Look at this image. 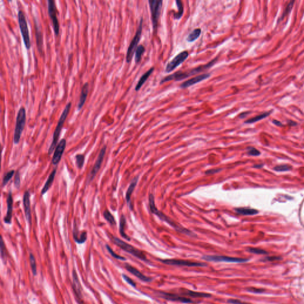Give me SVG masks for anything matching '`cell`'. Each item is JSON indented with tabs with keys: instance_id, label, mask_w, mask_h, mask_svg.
I'll use <instances>...</instances> for the list:
<instances>
[{
	"instance_id": "cell-1",
	"label": "cell",
	"mask_w": 304,
	"mask_h": 304,
	"mask_svg": "<svg viewBox=\"0 0 304 304\" xmlns=\"http://www.w3.org/2000/svg\"><path fill=\"white\" fill-rule=\"evenodd\" d=\"M218 59V58H215L213 59L212 61H211L210 63H209L207 64L203 65L200 67H198L197 68H193L190 70L186 71H178L172 74H170L169 76H166L162 79L160 81V84H163L166 82H170L171 80H175V81H180L184 80L187 79L188 77L190 76H194L195 74H197L200 73H201L203 71L207 70L211 68L213 65L216 63L217 60Z\"/></svg>"
},
{
	"instance_id": "cell-2",
	"label": "cell",
	"mask_w": 304,
	"mask_h": 304,
	"mask_svg": "<svg viewBox=\"0 0 304 304\" xmlns=\"http://www.w3.org/2000/svg\"><path fill=\"white\" fill-rule=\"evenodd\" d=\"M149 205H150V210L153 213L157 215L158 217L160 218L161 220H162L165 222H166L167 223H168L172 228H174L176 231H178L180 233H182V234L190 236H193V237L197 236V235L194 234L193 232H192L191 231H190L187 229L184 228L181 225H178V223L175 222L174 220H172L171 219H170V217H168L165 215H164L163 213H162L159 210L157 209L156 206V205H155V198H154V196L153 195V194H150V195H149Z\"/></svg>"
},
{
	"instance_id": "cell-3",
	"label": "cell",
	"mask_w": 304,
	"mask_h": 304,
	"mask_svg": "<svg viewBox=\"0 0 304 304\" xmlns=\"http://www.w3.org/2000/svg\"><path fill=\"white\" fill-rule=\"evenodd\" d=\"M71 107V102H68L67 104V105L65 106L63 111L62 112V114L61 115V117L59 119L57 125L55 128L53 134L52 143H51L50 147L48 150V155H51L53 153V151L55 150V148L57 146V143H58V141L59 135L61 134V129H63V127L65 121L67 118L69 114Z\"/></svg>"
},
{
	"instance_id": "cell-4",
	"label": "cell",
	"mask_w": 304,
	"mask_h": 304,
	"mask_svg": "<svg viewBox=\"0 0 304 304\" xmlns=\"http://www.w3.org/2000/svg\"><path fill=\"white\" fill-rule=\"evenodd\" d=\"M26 121V112L24 107L20 108L16 117V124L14 133L13 141L15 144H18L20 140L21 135L22 134L25 124Z\"/></svg>"
},
{
	"instance_id": "cell-5",
	"label": "cell",
	"mask_w": 304,
	"mask_h": 304,
	"mask_svg": "<svg viewBox=\"0 0 304 304\" xmlns=\"http://www.w3.org/2000/svg\"><path fill=\"white\" fill-rule=\"evenodd\" d=\"M112 240L114 244L121 248L123 250L131 254L132 256H134L135 257L137 258L144 262H147L148 261L145 254L139 250L135 248L133 246H131L122 240L119 239L118 238L113 236H112Z\"/></svg>"
},
{
	"instance_id": "cell-6",
	"label": "cell",
	"mask_w": 304,
	"mask_h": 304,
	"mask_svg": "<svg viewBox=\"0 0 304 304\" xmlns=\"http://www.w3.org/2000/svg\"><path fill=\"white\" fill-rule=\"evenodd\" d=\"M18 25L23 37L24 44L27 49H30L31 47L29 31L28 26V23L24 12L22 10H19L18 12Z\"/></svg>"
},
{
	"instance_id": "cell-7",
	"label": "cell",
	"mask_w": 304,
	"mask_h": 304,
	"mask_svg": "<svg viewBox=\"0 0 304 304\" xmlns=\"http://www.w3.org/2000/svg\"><path fill=\"white\" fill-rule=\"evenodd\" d=\"M143 20L141 18L140 19V22L139 23V26L138 27V29L136 31L135 35L133 39L129 45L127 52V55H126V61L127 63H129L133 57V55L134 54L135 52L138 47V43L139 41L140 40L141 36L142 33V29H143Z\"/></svg>"
},
{
	"instance_id": "cell-8",
	"label": "cell",
	"mask_w": 304,
	"mask_h": 304,
	"mask_svg": "<svg viewBox=\"0 0 304 304\" xmlns=\"http://www.w3.org/2000/svg\"><path fill=\"white\" fill-rule=\"evenodd\" d=\"M149 6L152 14V24L154 32H156L158 28V21L160 18L161 10L162 7V1L149 0Z\"/></svg>"
},
{
	"instance_id": "cell-9",
	"label": "cell",
	"mask_w": 304,
	"mask_h": 304,
	"mask_svg": "<svg viewBox=\"0 0 304 304\" xmlns=\"http://www.w3.org/2000/svg\"><path fill=\"white\" fill-rule=\"evenodd\" d=\"M48 12L52 21L53 31L56 36H58L59 32V24L57 18V8L55 2L53 0L48 1Z\"/></svg>"
},
{
	"instance_id": "cell-10",
	"label": "cell",
	"mask_w": 304,
	"mask_h": 304,
	"mask_svg": "<svg viewBox=\"0 0 304 304\" xmlns=\"http://www.w3.org/2000/svg\"><path fill=\"white\" fill-rule=\"evenodd\" d=\"M106 150V146H105L101 149L99 154V156L98 157V159H96V162L94 165V167H93L92 170L90 171L89 175L88 176L87 184H89L91 182L93 181L94 177L96 176L97 173L99 170L102 164L104 161V158L105 156Z\"/></svg>"
},
{
	"instance_id": "cell-11",
	"label": "cell",
	"mask_w": 304,
	"mask_h": 304,
	"mask_svg": "<svg viewBox=\"0 0 304 304\" xmlns=\"http://www.w3.org/2000/svg\"><path fill=\"white\" fill-rule=\"evenodd\" d=\"M162 263L170 265V266H187V267H205L206 264L203 263H197L193 262L187 260H178V259H165L160 260Z\"/></svg>"
},
{
	"instance_id": "cell-12",
	"label": "cell",
	"mask_w": 304,
	"mask_h": 304,
	"mask_svg": "<svg viewBox=\"0 0 304 304\" xmlns=\"http://www.w3.org/2000/svg\"><path fill=\"white\" fill-rule=\"evenodd\" d=\"M203 258L209 261L215 262H228V263H244L248 261V259L241 258L223 256H207Z\"/></svg>"
},
{
	"instance_id": "cell-13",
	"label": "cell",
	"mask_w": 304,
	"mask_h": 304,
	"mask_svg": "<svg viewBox=\"0 0 304 304\" xmlns=\"http://www.w3.org/2000/svg\"><path fill=\"white\" fill-rule=\"evenodd\" d=\"M188 57V53L187 51H182L179 54H178L175 57L172 59L170 62L166 65L165 71L166 73H170L173 70H174L177 67H178L180 64L187 58Z\"/></svg>"
},
{
	"instance_id": "cell-14",
	"label": "cell",
	"mask_w": 304,
	"mask_h": 304,
	"mask_svg": "<svg viewBox=\"0 0 304 304\" xmlns=\"http://www.w3.org/2000/svg\"><path fill=\"white\" fill-rule=\"evenodd\" d=\"M157 295L160 298L165 299L166 300H169L171 301H174V302H179L181 303L184 304H189V303H193L194 301L190 299L187 298L185 296H181L175 294H172L170 293L164 292L159 291L157 292Z\"/></svg>"
},
{
	"instance_id": "cell-15",
	"label": "cell",
	"mask_w": 304,
	"mask_h": 304,
	"mask_svg": "<svg viewBox=\"0 0 304 304\" xmlns=\"http://www.w3.org/2000/svg\"><path fill=\"white\" fill-rule=\"evenodd\" d=\"M66 144L67 142L64 139H62L59 142L58 144L56 147L55 152L53 153V159H52V164L53 165H57L61 161V159L66 147Z\"/></svg>"
},
{
	"instance_id": "cell-16",
	"label": "cell",
	"mask_w": 304,
	"mask_h": 304,
	"mask_svg": "<svg viewBox=\"0 0 304 304\" xmlns=\"http://www.w3.org/2000/svg\"><path fill=\"white\" fill-rule=\"evenodd\" d=\"M210 76V73H205L199 76H196L195 77H193L192 79L188 80L187 81L183 82L180 85V88L181 89H185V88H189L191 86H193L195 84H197L198 83L205 80V79L209 78Z\"/></svg>"
},
{
	"instance_id": "cell-17",
	"label": "cell",
	"mask_w": 304,
	"mask_h": 304,
	"mask_svg": "<svg viewBox=\"0 0 304 304\" xmlns=\"http://www.w3.org/2000/svg\"><path fill=\"white\" fill-rule=\"evenodd\" d=\"M30 193L28 191H26L23 195V202L24 209V214L26 219L28 222L31 225L32 216H31V207H30Z\"/></svg>"
},
{
	"instance_id": "cell-18",
	"label": "cell",
	"mask_w": 304,
	"mask_h": 304,
	"mask_svg": "<svg viewBox=\"0 0 304 304\" xmlns=\"http://www.w3.org/2000/svg\"><path fill=\"white\" fill-rule=\"evenodd\" d=\"M73 238L74 241H76L77 244H81L84 243L88 238L87 232L86 231H83L82 232H79V228L77 225L76 221L74 222V228L73 231Z\"/></svg>"
},
{
	"instance_id": "cell-19",
	"label": "cell",
	"mask_w": 304,
	"mask_h": 304,
	"mask_svg": "<svg viewBox=\"0 0 304 304\" xmlns=\"http://www.w3.org/2000/svg\"><path fill=\"white\" fill-rule=\"evenodd\" d=\"M7 210L6 216L4 218V222L6 224H12V214H13V199L12 196V191H10L7 196Z\"/></svg>"
},
{
	"instance_id": "cell-20",
	"label": "cell",
	"mask_w": 304,
	"mask_h": 304,
	"mask_svg": "<svg viewBox=\"0 0 304 304\" xmlns=\"http://www.w3.org/2000/svg\"><path fill=\"white\" fill-rule=\"evenodd\" d=\"M72 287L73 289V291L75 293L77 299H79V300H82V298H83L82 286H81V284L80 283L77 274L75 270H73V285H72Z\"/></svg>"
},
{
	"instance_id": "cell-21",
	"label": "cell",
	"mask_w": 304,
	"mask_h": 304,
	"mask_svg": "<svg viewBox=\"0 0 304 304\" xmlns=\"http://www.w3.org/2000/svg\"><path fill=\"white\" fill-rule=\"evenodd\" d=\"M125 269H127L129 271L130 273H131L132 275H134L135 277H137V278H139V279H140L141 281H146V282H149V281H152V279L151 278H149V277L146 276L145 275H143V273H141L140 271H139L137 269H136L134 267H133V266H131V265H129V264H125Z\"/></svg>"
},
{
	"instance_id": "cell-22",
	"label": "cell",
	"mask_w": 304,
	"mask_h": 304,
	"mask_svg": "<svg viewBox=\"0 0 304 304\" xmlns=\"http://www.w3.org/2000/svg\"><path fill=\"white\" fill-rule=\"evenodd\" d=\"M89 85L88 83H84L82 87L81 94L79 99V102L77 105V109L79 111L82 109L86 101L88 93H89Z\"/></svg>"
},
{
	"instance_id": "cell-23",
	"label": "cell",
	"mask_w": 304,
	"mask_h": 304,
	"mask_svg": "<svg viewBox=\"0 0 304 304\" xmlns=\"http://www.w3.org/2000/svg\"><path fill=\"white\" fill-rule=\"evenodd\" d=\"M137 182H138V177H135L134 179L131 182V184H130V185L129 186V188H128V190L127 191V193H126L125 199H126V200H127V204L129 206L130 209H132V207L131 206V195H132V194H133L135 186L137 185Z\"/></svg>"
},
{
	"instance_id": "cell-24",
	"label": "cell",
	"mask_w": 304,
	"mask_h": 304,
	"mask_svg": "<svg viewBox=\"0 0 304 304\" xmlns=\"http://www.w3.org/2000/svg\"><path fill=\"white\" fill-rule=\"evenodd\" d=\"M35 28L36 45L39 52L42 53L43 51V36L38 24L35 23Z\"/></svg>"
},
{
	"instance_id": "cell-25",
	"label": "cell",
	"mask_w": 304,
	"mask_h": 304,
	"mask_svg": "<svg viewBox=\"0 0 304 304\" xmlns=\"http://www.w3.org/2000/svg\"><path fill=\"white\" fill-rule=\"evenodd\" d=\"M56 174H57V170L55 169V170H53V172L51 173V174L49 176L47 181L45 182L43 187L41 191V194L42 195H43L47 193V191L49 190L51 187L52 186Z\"/></svg>"
},
{
	"instance_id": "cell-26",
	"label": "cell",
	"mask_w": 304,
	"mask_h": 304,
	"mask_svg": "<svg viewBox=\"0 0 304 304\" xmlns=\"http://www.w3.org/2000/svg\"><path fill=\"white\" fill-rule=\"evenodd\" d=\"M182 294L193 298H210L211 295L206 293L197 292L190 290H182Z\"/></svg>"
},
{
	"instance_id": "cell-27",
	"label": "cell",
	"mask_w": 304,
	"mask_h": 304,
	"mask_svg": "<svg viewBox=\"0 0 304 304\" xmlns=\"http://www.w3.org/2000/svg\"><path fill=\"white\" fill-rule=\"evenodd\" d=\"M235 211L236 213L238 214H240L241 215H244V216H251V215H255L258 213V211L251 209V208H248V207H239V208H236L235 209Z\"/></svg>"
},
{
	"instance_id": "cell-28",
	"label": "cell",
	"mask_w": 304,
	"mask_h": 304,
	"mask_svg": "<svg viewBox=\"0 0 304 304\" xmlns=\"http://www.w3.org/2000/svg\"><path fill=\"white\" fill-rule=\"evenodd\" d=\"M153 71H154V67H152L151 68H150L149 70L147 71V72H146L144 74H143V76L141 77L139 81L137 83V85H136V86L135 88V91L137 92V91H139L140 89L142 87V86L144 84V83L146 82V80L148 79V78L152 74V73L153 72Z\"/></svg>"
},
{
	"instance_id": "cell-29",
	"label": "cell",
	"mask_w": 304,
	"mask_h": 304,
	"mask_svg": "<svg viewBox=\"0 0 304 304\" xmlns=\"http://www.w3.org/2000/svg\"><path fill=\"white\" fill-rule=\"evenodd\" d=\"M126 226V219L124 215H122L120 218V221H119V233L120 235L122 236V237L124 239L128 241H130V238L129 236L125 234V228Z\"/></svg>"
},
{
	"instance_id": "cell-30",
	"label": "cell",
	"mask_w": 304,
	"mask_h": 304,
	"mask_svg": "<svg viewBox=\"0 0 304 304\" xmlns=\"http://www.w3.org/2000/svg\"><path fill=\"white\" fill-rule=\"evenodd\" d=\"M271 112H272V111L264 112V113H263V114H260L259 115H257L256 117L252 118L251 119H249L246 120V122H245V123L246 124H252V123L257 122V121H259L263 119L266 118V117H269V115L271 114Z\"/></svg>"
},
{
	"instance_id": "cell-31",
	"label": "cell",
	"mask_w": 304,
	"mask_h": 304,
	"mask_svg": "<svg viewBox=\"0 0 304 304\" xmlns=\"http://www.w3.org/2000/svg\"><path fill=\"white\" fill-rule=\"evenodd\" d=\"M145 51V48L142 45H139L135 52V61L137 64L140 61L141 57Z\"/></svg>"
},
{
	"instance_id": "cell-32",
	"label": "cell",
	"mask_w": 304,
	"mask_h": 304,
	"mask_svg": "<svg viewBox=\"0 0 304 304\" xmlns=\"http://www.w3.org/2000/svg\"><path fill=\"white\" fill-rule=\"evenodd\" d=\"M201 30L200 29H195L194 30L193 32H191V33L188 36L187 40L189 42H193L199 38V36L201 35Z\"/></svg>"
},
{
	"instance_id": "cell-33",
	"label": "cell",
	"mask_w": 304,
	"mask_h": 304,
	"mask_svg": "<svg viewBox=\"0 0 304 304\" xmlns=\"http://www.w3.org/2000/svg\"><path fill=\"white\" fill-rule=\"evenodd\" d=\"M176 5H177V7L178 8V12L176 13H175V14L174 15V18L175 19L178 20V19L181 18L182 15H183L184 6H183L181 1H180V0H176Z\"/></svg>"
},
{
	"instance_id": "cell-34",
	"label": "cell",
	"mask_w": 304,
	"mask_h": 304,
	"mask_svg": "<svg viewBox=\"0 0 304 304\" xmlns=\"http://www.w3.org/2000/svg\"><path fill=\"white\" fill-rule=\"evenodd\" d=\"M104 217L108 221L111 225H115L116 224V222L115 220V218L113 216V215L111 213V212L108 210H105L104 212Z\"/></svg>"
},
{
	"instance_id": "cell-35",
	"label": "cell",
	"mask_w": 304,
	"mask_h": 304,
	"mask_svg": "<svg viewBox=\"0 0 304 304\" xmlns=\"http://www.w3.org/2000/svg\"><path fill=\"white\" fill-rule=\"evenodd\" d=\"M14 173H15V172H14V170H10V171H8V172L6 173L3 177V187L6 186V185L7 184V183L12 179V177L14 175Z\"/></svg>"
},
{
	"instance_id": "cell-36",
	"label": "cell",
	"mask_w": 304,
	"mask_h": 304,
	"mask_svg": "<svg viewBox=\"0 0 304 304\" xmlns=\"http://www.w3.org/2000/svg\"><path fill=\"white\" fill-rule=\"evenodd\" d=\"M84 159L85 157L83 155L81 154H78L76 156V165L78 168L82 169L83 167V165L84 164Z\"/></svg>"
},
{
	"instance_id": "cell-37",
	"label": "cell",
	"mask_w": 304,
	"mask_h": 304,
	"mask_svg": "<svg viewBox=\"0 0 304 304\" xmlns=\"http://www.w3.org/2000/svg\"><path fill=\"white\" fill-rule=\"evenodd\" d=\"M29 260L30 263L31 265V268H32V273H33L34 276H36V275H37V267H36L35 258L32 253L30 254Z\"/></svg>"
},
{
	"instance_id": "cell-38",
	"label": "cell",
	"mask_w": 304,
	"mask_h": 304,
	"mask_svg": "<svg viewBox=\"0 0 304 304\" xmlns=\"http://www.w3.org/2000/svg\"><path fill=\"white\" fill-rule=\"evenodd\" d=\"M294 3H295V1H291V2H290L289 4H288V5L286 6V7L285 10H284V12H283V14H282V15H281V18H280L279 20L283 19V18H285V16H286L287 15V14H289V13L291 12V10L292 9L293 7Z\"/></svg>"
},
{
	"instance_id": "cell-39",
	"label": "cell",
	"mask_w": 304,
	"mask_h": 304,
	"mask_svg": "<svg viewBox=\"0 0 304 304\" xmlns=\"http://www.w3.org/2000/svg\"><path fill=\"white\" fill-rule=\"evenodd\" d=\"M291 166L288 165H281L275 166L273 170L277 172H286L291 170Z\"/></svg>"
},
{
	"instance_id": "cell-40",
	"label": "cell",
	"mask_w": 304,
	"mask_h": 304,
	"mask_svg": "<svg viewBox=\"0 0 304 304\" xmlns=\"http://www.w3.org/2000/svg\"><path fill=\"white\" fill-rule=\"evenodd\" d=\"M106 248L107 250L109 252V254L111 255L113 257L116 258L117 260H123V261L126 260V259L125 258L121 257V256H120L119 255H118L115 252H114V251L112 250L111 248L109 246H108V245H106Z\"/></svg>"
},
{
	"instance_id": "cell-41",
	"label": "cell",
	"mask_w": 304,
	"mask_h": 304,
	"mask_svg": "<svg viewBox=\"0 0 304 304\" xmlns=\"http://www.w3.org/2000/svg\"><path fill=\"white\" fill-rule=\"evenodd\" d=\"M248 251L251 252V253H253V254H262V255H264V254H267L268 252L264 250H262V249H259V248H249L248 249Z\"/></svg>"
},
{
	"instance_id": "cell-42",
	"label": "cell",
	"mask_w": 304,
	"mask_h": 304,
	"mask_svg": "<svg viewBox=\"0 0 304 304\" xmlns=\"http://www.w3.org/2000/svg\"><path fill=\"white\" fill-rule=\"evenodd\" d=\"M248 154L250 156H259L260 155V152L259 150H258L257 149H256V148L250 147V148H248Z\"/></svg>"
},
{
	"instance_id": "cell-43",
	"label": "cell",
	"mask_w": 304,
	"mask_h": 304,
	"mask_svg": "<svg viewBox=\"0 0 304 304\" xmlns=\"http://www.w3.org/2000/svg\"><path fill=\"white\" fill-rule=\"evenodd\" d=\"M14 185L17 189H18L20 186V176L18 171L16 172L14 176Z\"/></svg>"
},
{
	"instance_id": "cell-44",
	"label": "cell",
	"mask_w": 304,
	"mask_h": 304,
	"mask_svg": "<svg viewBox=\"0 0 304 304\" xmlns=\"http://www.w3.org/2000/svg\"><path fill=\"white\" fill-rule=\"evenodd\" d=\"M123 279L126 281L129 285H130L131 286H132L133 287L136 286V284L135 283L134 281H133L131 278H129V277H128L127 276H126L125 275H123Z\"/></svg>"
},
{
	"instance_id": "cell-45",
	"label": "cell",
	"mask_w": 304,
	"mask_h": 304,
	"mask_svg": "<svg viewBox=\"0 0 304 304\" xmlns=\"http://www.w3.org/2000/svg\"><path fill=\"white\" fill-rule=\"evenodd\" d=\"M1 254L2 258L5 257V245L2 238L1 240Z\"/></svg>"
},
{
	"instance_id": "cell-46",
	"label": "cell",
	"mask_w": 304,
	"mask_h": 304,
	"mask_svg": "<svg viewBox=\"0 0 304 304\" xmlns=\"http://www.w3.org/2000/svg\"><path fill=\"white\" fill-rule=\"evenodd\" d=\"M247 291L250 292L252 293H260L263 292V291L262 289H256V288H253V287H250V288H248L247 289Z\"/></svg>"
},
{
	"instance_id": "cell-47",
	"label": "cell",
	"mask_w": 304,
	"mask_h": 304,
	"mask_svg": "<svg viewBox=\"0 0 304 304\" xmlns=\"http://www.w3.org/2000/svg\"><path fill=\"white\" fill-rule=\"evenodd\" d=\"M228 302L229 303L232 304H249L246 302H243L238 299H229Z\"/></svg>"
},
{
	"instance_id": "cell-48",
	"label": "cell",
	"mask_w": 304,
	"mask_h": 304,
	"mask_svg": "<svg viewBox=\"0 0 304 304\" xmlns=\"http://www.w3.org/2000/svg\"><path fill=\"white\" fill-rule=\"evenodd\" d=\"M266 260H268L269 261H274V260H281V258L279 257L273 256V257H269L266 258Z\"/></svg>"
},
{
	"instance_id": "cell-49",
	"label": "cell",
	"mask_w": 304,
	"mask_h": 304,
	"mask_svg": "<svg viewBox=\"0 0 304 304\" xmlns=\"http://www.w3.org/2000/svg\"><path fill=\"white\" fill-rule=\"evenodd\" d=\"M219 171H220V169H218V170H208V171L206 172V174H213L217 173V172H218Z\"/></svg>"
},
{
	"instance_id": "cell-50",
	"label": "cell",
	"mask_w": 304,
	"mask_h": 304,
	"mask_svg": "<svg viewBox=\"0 0 304 304\" xmlns=\"http://www.w3.org/2000/svg\"><path fill=\"white\" fill-rule=\"evenodd\" d=\"M273 124H275L276 125H277V126H279V127H280V126H281H281H283L282 123H281V121H277V120H275H275H273Z\"/></svg>"
},
{
	"instance_id": "cell-51",
	"label": "cell",
	"mask_w": 304,
	"mask_h": 304,
	"mask_svg": "<svg viewBox=\"0 0 304 304\" xmlns=\"http://www.w3.org/2000/svg\"><path fill=\"white\" fill-rule=\"evenodd\" d=\"M248 113H249L248 112H243V113L241 114L240 117H241V118H243L246 117V116L248 115Z\"/></svg>"
},
{
	"instance_id": "cell-52",
	"label": "cell",
	"mask_w": 304,
	"mask_h": 304,
	"mask_svg": "<svg viewBox=\"0 0 304 304\" xmlns=\"http://www.w3.org/2000/svg\"><path fill=\"white\" fill-rule=\"evenodd\" d=\"M263 165L260 164V165H254V167L256 168H261V167H263Z\"/></svg>"
}]
</instances>
